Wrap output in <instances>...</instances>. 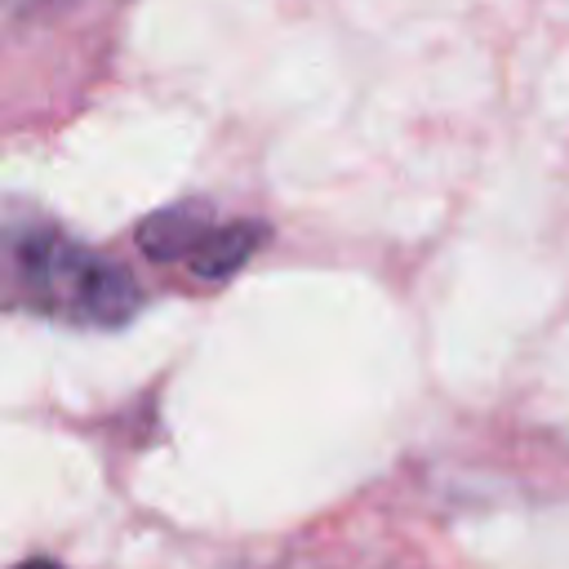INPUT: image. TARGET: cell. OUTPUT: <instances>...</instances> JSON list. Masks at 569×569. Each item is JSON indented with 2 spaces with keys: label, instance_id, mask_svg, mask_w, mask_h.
<instances>
[{
  "label": "cell",
  "instance_id": "obj_2",
  "mask_svg": "<svg viewBox=\"0 0 569 569\" xmlns=\"http://www.w3.org/2000/svg\"><path fill=\"white\" fill-rule=\"evenodd\" d=\"M213 227H218V218L204 200H182V204H169V209L151 213L138 227V244H142L147 258L173 262V258H191Z\"/></svg>",
  "mask_w": 569,
  "mask_h": 569
},
{
  "label": "cell",
  "instance_id": "obj_1",
  "mask_svg": "<svg viewBox=\"0 0 569 569\" xmlns=\"http://www.w3.org/2000/svg\"><path fill=\"white\" fill-rule=\"evenodd\" d=\"M0 302L84 329L124 325L142 293L133 276L49 222L0 231Z\"/></svg>",
  "mask_w": 569,
  "mask_h": 569
},
{
  "label": "cell",
  "instance_id": "obj_4",
  "mask_svg": "<svg viewBox=\"0 0 569 569\" xmlns=\"http://www.w3.org/2000/svg\"><path fill=\"white\" fill-rule=\"evenodd\" d=\"M13 569H62L58 560H49V556H27V560H18Z\"/></svg>",
  "mask_w": 569,
  "mask_h": 569
},
{
  "label": "cell",
  "instance_id": "obj_3",
  "mask_svg": "<svg viewBox=\"0 0 569 569\" xmlns=\"http://www.w3.org/2000/svg\"><path fill=\"white\" fill-rule=\"evenodd\" d=\"M262 240H267V227H262V222H218V227L200 240V249L187 258V267H191L200 280H227L231 271H240V267L258 253Z\"/></svg>",
  "mask_w": 569,
  "mask_h": 569
}]
</instances>
